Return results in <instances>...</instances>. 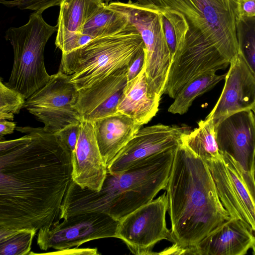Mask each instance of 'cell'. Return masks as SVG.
I'll list each match as a JSON object with an SVG mask.
<instances>
[{
    "label": "cell",
    "instance_id": "obj_1",
    "mask_svg": "<svg viewBox=\"0 0 255 255\" xmlns=\"http://www.w3.org/2000/svg\"><path fill=\"white\" fill-rule=\"evenodd\" d=\"M16 129L26 134L0 142V231L50 228L73 180L72 153L43 128Z\"/></svg>",
    "mask_w": 255,
    "mask_h": 255
},
{
    "label": "cell",
    "instance_id": "obj_2",
    "mask_svg": "<svg viewBox=\"0 0 255 255\" xmlns=\"http://www.w3.org/2000/svg\"><path fill=\"white\" fill-rule=\"evenodd\" d=\"M165 190L174 243L167 254H189L230 219L206 162L182 142L176 150Z\"/></svg>",
    "mask_w": 255,
    "mask_h": 255
},
{
    "label": "cell",
    "instance_id": "obj_3",
    "mask_svg": "<svg viewBox=\"0 0 255 255\" xmlns=\"http://www.w3.org/2000/svg\"><path fill=\"white\" fill-rule=\"evenodd\" d=\"M177 147L154 155L121 173L107 172L99 191L82 188L72 180L61 206L60 219L96 212L120 221L150 202L166 188Z\"/></svg>",
    "mask_w": 255,
    "mask_h": 255
},
{
    "label": "cell",
    "instance_id": "obj_4",
    "mask_svg": "<svg viewBox=\"0 0 255 255\" xmlns=\"http://www.w3.org/2000/svg\"><path fill=\"white\" fill-rule=\"evenodd\" d=\"M173 26L177 50L234 59L239 54L238 0H136ZM175 51V52H176Z\"/></svg>",
    "mask_w": 255,
    "mask_h": 255
},
{
    "label": "cell",
    "instance_id": "obj_5",
    "mask_svg": "<svg viewBox=\"0 0 255 255\" xmlns=\"http://www.w3.org/2000/svg\"><path fill=\"white\" fill-rule=\"evenodd\" d=\"M143 48L139 32L128 20L117 32L94 38L79 48L62 54L59 70L70 75V82L80 90L128 66Z\"/></svg>",
    "mask_w": 255,
    "mask_h": 255
},
{
    "label": "cell",
    "instance_id": "obj_6",
    "mask_svg": "<svg viewBox=\"0 0 255 255\" xmlns=\"http://www.w3.org/2000/svg\"><path fill=\"white\" fill-rule=\"evenodd\" d=\"M42 13H32L26 24L9 27L4 36L14 53L13 67L6 85L18 91L26 99L44 86L51 77L45 67L44 51L58 26L48 24Z\"/></svg>",
    "mask_w": 255,
    "mask_h": 255
},
{
    "label": "cell",
    "instance_id": "obj_7",
    "mask_svg": "<svg viewBox=\"0 0 255 255\" xmlns=\"http://www.w3.org/2000/svg\"><path fill=\"white\" fill-rule=\"evenodd\" d=\"M108 6L124 13L139 32L144 45V68L149 91L161 99L172 61L161 15L144 9L131 0L113 1Z\"/></svg>",
    "mask_w": 255,
    "mask_h": 255
},
{
    "label": "cell",
    "instance_id": "obj_8",
    "mask_svg": "<svg viewBox=\"0 0 255 255\" xmlns=\"http://www.w3.org/2000/svg\"><path fill=\"white\" fill-rule=\"evenodd\" d=\"M78 96L79 90L70 82V75L59 70L44 86L26 99L24 108L44 124L45 131L55 133L83 120L73 108Z\"/></svg>",
    "mask_w": 255,
    "mask_h": 255
},
{
    "label": "cell",
    "instance_id": "obj_9",
    "mask_svg": "<svg viewBox=\"0 0 255 255\" xmlns=\"http://www.w3.org/2000/svg\"><path fill=\"white\" fill-rule=\"evenodd\" d=\"M120 221L103 213L73 215L58 221L50 228H41L37 235L40 249L63 250L78 248L86 242L107 238H117Z\"/></svg>",
    "mask_w": 255,
    "mask_h": 255
},
{
    "label": "cell",
    "instance_id": "obj_10",
    "mask_svg": "<svg viewBox=\"0 0 255 255\" xmlns=\"http://www.w3.org/2000/svg\"><path fill=\"white\" fill-rule=\"evenodd\" d=\"M167 207L164 193L120 220L117 238L123 241L134 255L155 254L152 249L158 242L166 239L172 242L166 223Z\"/></svg>",
    "mask_w": 255,
    "mask_h": 255
},
{
    "label": "cell",
    "instance_id": "obj_11",
    "mask_svg": "<svg viewBox=\"0 0 255 255\" xmlns=\"http://www.w3.org/2000/svg\"><path fill=\"white\" fill-rule=\"evenodd\" d=\"M220 153L231 156L240 166L245 182L255 202V118L252 110L238 112L215 123Z\"/></svg>",
    "mask_w": 255,
    "mask_h": 255
},
{
    "label": "cell",
    "instance_id": "obj_12",
    "mask_svg": "<svg viewBox=\"0 0 255 255\" xmlns=\"http://www.w3.org/2000/svg\"><path fill=\"white\" fill-rule=\"evenodd\" d=\"M206 161L219 198L230 218L241 220L255 233V202L245 182L239 164L230 155Z\"/></svg>",
    "mask_w": 255,
    "mask_h": 255
},
{
    "label": "cell",
    "instance_id": "obj_13",
    "mask_svg": "<svg viewBox=\"0 0 255 255\" xmlns=\"http://www.w3.org/2000/svg\"><path fill=\"white\" fill-rule=\"evenodd\" d=\"M189 127L161 124L140 128L107 168L112 174L121 173L145 160L177 147Z\"/></svg>",
    "mask_w": 255,
    "mask_h": 255
},
{
    "label": "cell",
    "instance_id": "obj_14",
    "mask_svg": "<svg viewBox=\"0 0 255 255\" xmlns=\"http://www.w3.org/2000/svg\"><path fill=\"white\" fill-rule=\"evenodd\" d=\"M230 65L221 96L206 118L214 123L234 113L255 108V77L239 54Z\"/></svg>",
    "mask_w": 255,
    "mask_h": 255
},
{
    "label": "cell",
    "instance_id": "obj_15",
    "mask_svg": "<svg viewBox=\"0 0 255 255\" xmlns=\"http://www.w3.org/2000/svg\"><path fill=\"white\" fill-rule=\"evenodd\" d=\"M128 66L119 69L92 85L79 90L73 108L84 120L94 122L118 113L128 83Z\"/></svg>",
    "mask_w": 255,
    "mask_h": 255
},
{
    "label": "cell",
    "instance_id": "obj_16",
    "mask_svg": "<svg viewBox=\"0 0 255 255\" xmlns=\"http://www.w3.org/2000/svg\"><path fill=\"white\" fill-rule=\"evenodd\" d=\"M73 180L82 188L99 191L106 178L107 169L101 155L92 122L83 120L72 155Z\"/></svg>",
    "mask_w": 255,
    "mask_h": 255
},
{
    "label": "cell",
    "instance_id": "obj_17",
    "mask_svg": "<svg viewBox=\"0 0 255 255\" xmlns=\"http://www.w3.org/2000/svg\"><path fill=\"white\" fill-rule=\"evenodd\" d=\"M253 233L241 220L230 218L205 237L189 254L245 255L254 244Z\"/></svg>",
    "mask_w": 255,
    "mask_h": 255
},
{
    "label": "cell",
    "instance_id": "obj_18",
    "mask_svg": "<svg viewBox=\"0 0 255 255\" xmlns=\"http://www.w3.org/2000/svg\"><path fill=\"white\" fill-rule=\"evenodd\" d=\"M92 122L97 143L107 168L142 126L120 113Z\"/></svg>",
    "mask_w": 255,
    "mask_h": 255
},
{
    "label": "cell",
    "instance_id": "obj_19",
    "mask_svg": "<svg viewBox=\"0 0 255 255\" xmlns=\"http://www.w3.org/2000/svg\"><path fill=\"white\" fill-rule=\"evenodd\" d=\"M160 100L149 92L143 66L134 78L128 81L118 104L117 112L143 126L156 115Z\"/></svg>",
    "mask_w": 255,
    "mask_h": 255
},
{
    "label": "cell",
    "instance_id": "obj_20",
    "mask_svg": "<svg viewBox=\"0 0 255 255\" xmlns=\"http://www.w3.org/2000/svg\"><path fill=\"white\" fill-rule=\"evenodd\" d=\"M106 4L102 0H63L57 24L56 46L73 34L83 33L86 23Z\"/></svg>",
    "mask_w": 255,
    "mask_h": 255
},
{
    "label": "cell",
    "instance_id": "obj_21",
    "mask_svg": "<svg viewBox=\"0 0 255 255\" xmlns=\"http://www.w3.org/2000/svg\"><path fill=\"white\" fill-rule=\"evenodd\" d=\"M198 125L182 136V143L205 161L220 157L213 120L205 118Z\"/></svg>",
    "mask_w": 255,
    "mask_h": 255
},
{
    "label": "cell",
    "instance_id": "obj_22",
    "mask_svg": "<svg viewBox=\"0 0 255 255\" xmlns=\"http://www.w3.org/2000/svg\"><path fill=\"white\" fill-rule=\"evenodd\" d=\"M226 75H217L215 72L211 71L192 80L178 92L168 111L173 114H185L197 97L214 87L225 79Z\"/></svg>",
    "mask_w": 255,
    "mask_h": 255
},
{
    "label": "cell",
    "instance_id": "obj_23",
    "mask_svg": "<svg viewBox=\"0 0 255 255\" xmlns=\"http://www.w3.org/2000/svg\"><path fill=\"white\" fill-rule=\"evenodd\" d=\"M128 21L124 13L106 4L86 23L83 33L93 39L110 35L120 30Z\"/></svg>",
    "mask_w": 255,
    "mask_h": 255
},
{
    "label": "cell",
    "instance_id": "obj_24",
    "mask_svg": "<svg viewBox=\"0 0 255 255\" xmlns=\"http://www.w3.org/2000/svg\"><path fill=\"white\" fill-rule=\"evenodd\" d=\"M239 54L255 77V18H238Z\"/></svg>",
    "mask_w": 255,
    "mask_h": 255
},
{
    "label": "cell",
    "instance_id": "obj_25",
    "mask_svg": "<svg viewBox=\"0 0 255 255\" xmlns=\"http://www.w3.org/2000/svg\"><path fill=\"white\" fill-rule=\"evenodd\" d=\"M36 233L26 229L0 231V255H29Z\"/></svg>",
    "mask_w": 255,
    "mask_h": 255
},
{
    "label": "cell",
    "instance_id": "obj_26",
    "mask_svg": "<svg viewBox=\"0 0 255 255\" xmlns=\"http://www.w3.org/2000/svg\"><path fill=\"white\" fill-rule=\"evenodd\" d=\"M26 99L19 92L0 81V120L12 121L14 114L19 113Z\"/></svg>",
    "mask_w": 255,
    "mask_h": 255
},
{
    "label": "cell",
    "instance_id": "obj_27",
    "mask_svg": "<svg viewBox=\"0 0 255 255\" xmlns=\"http://www.w3.org/2000/svg\"><path fill=\"white\" fill-rule=\"evenodd\" d=\"M63 0H0L4 6L21 10H31L42 12L54 6H60Z\"/></svg>",
    "mask_w": 255,
    "mask_h": 255
},
{
    "label": "cell",
    "instance_id": "obj_28",
    "mask_svg": "<svg viewBox=\"0 0 255 255\" xmlns=\"http://www.w3.org/2000/svg\"><path fill=\"white\" fill-rule=\"evenodd\" d=\"M80 123L70 124L54 134L71 151L72 157L78 142L80 131Z\"/></svg>",
    "mask_w": 255,
    "mask_h": 255
},
{
    "label": "cell",
    "instance_id": "obj_29",
    "mask_svg": "<svg viewBox=\"0 0 255 255\" xmlns=\"http://www.w3.org/2000/svg\"><path fill=\"white\" fill-rule=\"evenodd\" d=\"M144 48L140 50L128 66V81L134 78L141 71L145 63Z\"/></svg>",
    "mask_w": 255,
    "mask_h": 255
},
{
    "label": "cell",
    "instance_id": "obj_30",
    "mask_svg": "<svg viewBox=\"0 0 255 255\" xmlns=\"http://www.w3.org/2000/svg\"><path fill=\"white\" fill-rule=\"evenodd\" d=\"M239 18H255V0H238Z\"/></svg>",
    "mask_w": 255,
    "mask_h": 255
},
{
    "label": "cell",
    "instance_id": "obj_31",
    "mask_svg": "<svg viewBox=\"0 0 255 255\" xmlns=\"http://www.w3.org/2000/svg\"><path fill=\"white\" fill-rule=\"evenodd\" d=\"M162 17L164 34L172 59L176 49V39L175 34L173 26L163 16H162Z\"/></svg>",
    "mask_w": 255,
    "mask_h": 255
},
{
    "label": "cell",
    "instance_id": "obj_32",
    "mask_svg": "<svg viewBox=\"0 0 255 255\" xmlns=\"http://www.w3.org/2000/svg\"><path fill=\"white\" fill-rule=\"evenodd\" d=\"M42 254H57V255H99L96 248L78 249L73 248L63 250H57L54 253H45Z\"/></svg>",
    "mask_w": 255,
    "mask_h": 255
},
{
    "label": "cell",
    "instance_id": "obj_33",
    "mask_svg": "<svg viewBox=\"0 0 255 255\" xmlns=\"http://www.w3.org/2000/svg\"><path fill=\"white\" fill-rule=\"evenodd\" d=\"M16 128V124L14 122H9L6 120H0V138L5 135L13 133Z\"/></svg>",
    "mask_w": 255,
    "mask_h": 255
},
{
    "label": "cell",
    "instance_id": "obj_34",
    "mask_svg": "<svg viewBox=\"0 0 255 255\" xmlns=\"http://www.w3.org/2000/svg\"><path fill=\"white\" fill-rule=\"evenodd\" d=\"M252 249L253 251V254L255 255V239L254 244L252 247Z\"/></svg>",
    "mask_w": 255,
    "mask_h": 255
},
{
    "label": "cell",
    "instance_id": "obj_35",
    "mask_svg": "<svg viewBox=\"0 0 255 255\" xmlns=\"http://www.w3.org/2000/svg\"><path fill=\"white\" fill-rule=\"evenodd\" d=\"M106 4H108L111 0H102Z\"/></svg>",
    "mask_w": 255,
    "mask_h": 255
},
{
    "label": "cell",
    "instance_id": "obj_36",
    "mask_svg": "<svg viewBox=\"0 0 255 255\" xmlns=\"http://www.w3.org/2000/svg\"><path fill=\"white\" fill-rule=\"evenodd\" d=\"M254 180H255V165L254 169Z\"/></svg>",
    "mask_w": 255,
    "mask_h": 255
},
{
    "label": "cell",
    "instance_id": "obj_37",
    "mask_svg": "<svg viewBox=\"0 0 255 255\" xmlns=\"http://www.w3.org/2000/svg\"><path fill=\"white\" fill-rule=\"evenodd\" d=\"M252 111H253V113L254 114L255 118V108H254Z\"/></svg>",
    "mask_w": 255,
    "mask_h": 255
}]
</instances>
